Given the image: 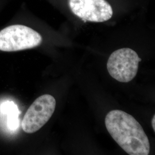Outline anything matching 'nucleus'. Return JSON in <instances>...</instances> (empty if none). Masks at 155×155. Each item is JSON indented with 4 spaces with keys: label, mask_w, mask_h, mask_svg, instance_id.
Segmentation results:
<instances>
[{
    "label": "nucleus",
    "mask_w": 155,
    "mask_h": 155,
    "mask_svg": "<svg viewBox=\"0 0 155 155\" xmlns=\"http://www.w3.org/2000/svg\"><path fill=\"white\" fill-rule=\"evenodd\" d=\"M105 122L111 137L128 155H149L148 137L132 116L124 111L113 110L107 113Z\"/></svg>",
    "instance_id": "f257e3e1"
},
{
    "label": "nucleus",
    "mask_w": 155,
    "mask_h": 155,
    "mask_svg": "<svg viewBox=\"0 0 155 155\" xmlns=\"http://www.w3.org/2000/svg\"><path fill=\"white\" fill-rule=\"evenodd\" d=\"M40 33L27 26L13 25L0 31V51L15 52L31 49L41 44Z\"/></svg>",
    "instance_id": "f03ea898"
},
{
    "label": "nucleus",
    "mask_w": 155,
    "mask_h": 155,
    "mask_svg": "<svg viewBox=\"0 0 155 155\" xmlns=\"http://www.w3.org/2000/svg\"><path fill=\"white\" fill-rule=\"evenodd\" d=\"M141 59L136 51L124 48L114 51L107 63V69L111 77L118 82L128 83L136 76Z\"/></svg>",
    "instance_id": "7ed1b4c3"
},
{
    "label": "nucleus",
    "mask_w": 155,
    "mask_h": 155,
    "mask_svg": "<svg viewBox=\"0 0 155 155\" xmlns=\"http://www.w3.org/2000/svg\"><path fill=\"white\" fill-rule=\"evenodd\" d=\"M56 107L55 98L50 94L43 95L35 100L25 113L22 123V130L27 133H33L49 121Z\"/></svg>",
    "instance_id": "20e7f679"
},
{
    "label": "nucleus",
    "mask_w": 155,
    "mask_h": 155,
    "mask_svg": "<svg viewBox=\"0 0 155 155\" xmlns=\"http://www.w3.org/2000/svg\"><path fill=\"white\" fill-rule=\"evenodd\" d=\"M68 5L84 22H105L113 14L111 6L106 0H68Z\"/></svg>",
    "instance_id": "39448f33"
},
{
    "label": "nucleus",
    "mask_w": 155,
    "mask_h": 155,
    "mask_svg": "<svg viewBox=\"0 0 155 155\" xmlns=\"http://www.w3.org/2000/svg\"><path fill=\"white\" fill-rule=\"evenodd\" d=\"M152 126L153 129V131L155 132V116L154 115L153 117V118L152 120Z\"/></svg>",
    "instance_id": "423d86ee"
}]
</instances>
